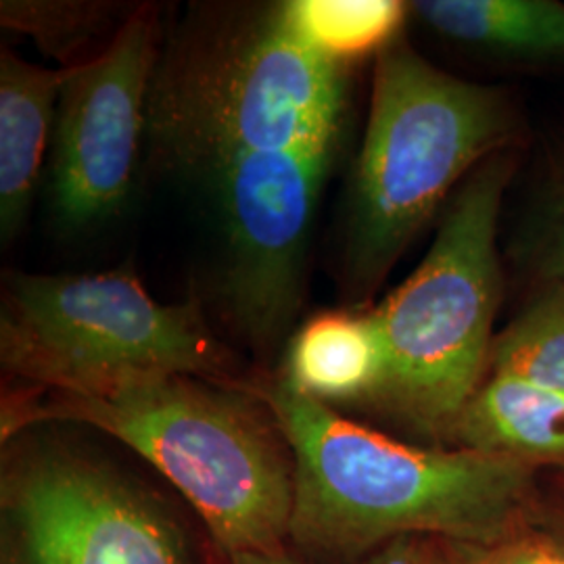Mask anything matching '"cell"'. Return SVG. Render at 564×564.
I'll list each match as a JSON object with an SVG mask.
<instances>
[{"label":"cell","mask_w":564,"mask_h":564,"mask_svg":"<svg viewBox=\"0 0 564 564\" xmlns=\"http://www.w3.org/2000/svg\"><path fill=\"white\" fill-rule=\"evenodd\" d=\"M489 372L564 393V281L538 284L517 318L496 335Z\"/></svg>","instance_id":"obj_16"},{"label":"cell","mask_w":564,"mask_h":564,"mask_svg":"<svg viewBox=\"0 0 564 564\" xmlns=\"http://www.w3.org/2000/svg\"><path fill=\"white\" fill-rule=\"evenodd\" d=\"M4 502L32 564H197L151 494L84 456H21L4 475Z\"/></svg>","instance_id":"obj_9"},{"label":"cell","mask_w":564,"mask_h":564,"mask_svg":"<svg viewBox=\"0 0 564 564\" xmlns=\"http://www.w3.org/2000/svg\"><path fill=\"white\" fill-rule=\"evenodd\" d=\"M281 7L303 44L345 65L379 55L400 36L408 13V4L398 0H289Z\"/></svg>","instance_id":"obj_15"},{"label":"cell","mask_w":564,"mask_h":564,"mask_svg":"<svg viewBox=\"0 0 564 564\" xmlns=\"http://www.w3.org/2000/svg\"><path fill=\"white\" fill-rule=\"evenodd\" d=\"M387 372L383 333L372 310L316 314L291 337L281 383L330 403L377 400Z\"/></svg>","instance_id":"obj_10"},{"label":"cell","mask_w":564,"mask_h":564,"mask_svg":"<svg viewBox=\"0 0 564 564\" xmlns=\"http://www.w3.org/2000/svg\"><path fill=\"white\" fill-rule=\"evenodd\" d=\"M517 149L481 163L445 205L421 265L375 307L387 372L375 402L433 440H449L484 383L502 300L500 223Z\"/></svg>","instance_id":"obj_5"},{"label":"cell","mask_w":564,"mask_h":564,"mask_svg":"<svg viewBox=\"0 0 564 564\" xmlns=\"http://www.w3.org/2000/svg\"><path fill=\"white\" fill-rule=\"evenodd\" d=\"M228 564H300L282 552H235L228 554Z\"/></svg>","instance_id":"obj_20"},{"label":"cell","mask_w":564,"mask_h":564,"mask_svg":"<svg viewBox=\"0 0 564 564\" xmlns=\"http://www.w3.org/2000/svg\"><path fill=\"white\" fill-rule=\"evenodd\" d=\"M368 564H435L433 542L421 538H402L381 547Z\"/></svg>","instance_id":"obj_19"},{"label":"cell","mask_w":564,"mask_h":564,"mask_svg":"<svg viewBox=\"0 0 564 564\" xmlns=\"http://www.w3.org/2000/svg\"><path fill=\"white\" fill-rule=\"evenodd\" d=\"M0 21L9 30L30 34L44 53L65 61L101 32L107 4L97 2H32L4 0Z\"/></svg>","instance_id":"obj_17"},{"label":"cell","mask_w":564,"mask_h":564,"mask_svg":"<svg viewBox=\"0 0 564 564\" xmlns=\"http://www.w3.org/2000/svg\"><path fill=\"white\" fill-rule=\"evenodd\" d=\"M242 391L270 410L293 456L289 538L358 556L402 538L494 544L529 502L531 464L466 447H416L354 423L281 381Z\"/></svg>","instance_id":"obj_1"},{"label":"cell","mask_w":564,"mask_h":564,"mask_svg":"<svg viewBox=\"0 0 564 564\" xmlns=\"http://www.w3.org/2000/svg\"><path fill=\"white\" fill-rule=\"evenodd\" d=\"M458 447L519 463L564 464V393L510 375H489L454 426Z\"/></svg>","instance_id":"obj_12"},{"label":"cell","mask_w":564,"mask_h":564,"mask_svg":"<svg viewBox=\"0 0 564 564\" xmlns=\"http://www.w3.org/2000/svg\"><path fill=\"white\" fill-rule=\"evenodd\" d=\"M158 11L141 7L93 59L61 69L53 203L67 226L102 223L128 199L160 63Z\"/></svg>","instance_id":"obj_8"},{"label":"cell","mask_w":564,"mask_h":564,"mask_svg":"<svg viewBox=\"0 0 564 564\" xmlns=\"http://www.w3.org/2000/svg\"><path fill=\"white\" fill-rule=\"evenodd\" d=\"M433 542L435 564H564V545L535 538H506L494 544Z\"/></svg>","instance_id":"obj_18"},{"label":"cell","mask_w":564,"mask_h":564,"mask_svg":"<svg viewBox=\"0 0 564 564\" xmlns=\"http://www.w3.org/2000/svg\"><path fill=\"white\" fill-rule=\"evenodd\" d=\"M517 134L505 93L442 72L402 34L384 46L349 202L345 274L356 302L383 284L481 163L517 147Z\"/></svg>","instance_id":"obj_4"},{"label":"cell","mask_w":564,"mask_h":564,"mask_svg":"<svg viewBox=\"0 0 564 564\" xmlns=\"http://www.w3.org/2000/svg\"><path fill=\"white\" fill-rule=\"evenodd\" d=\"M349 65L303 44L281 2L186 28L158 63L147 132L163 160L209 176L263 151L341 144Z\"/></svg>","instance_id":"obj_3"},{"label":"cell","mask_w":564,"mask_h":564,"mask_svg":"<svg viewBox=\"0 0 564 564\" xmlns=\"http://www.w3.org/2000/svg\"><path fill=\"white\" fill-rule=\"evenodd\" d=\"M61 72L0 59V235L13 241L28 218L59 101Z\"/></svg>","instance_id":"obj_11"},{"label":"cell","mask_w":564,"mask_h":564,"mask_svg":"<svg viewBox=\"0 0 564 564\" xmlns=\"http://www.w3.org/2000/svg\"><path fill=\"white\" fill-rule=\"evenodd\" d=\"M249 393L195 377H155L76 395L36 389L2 405V437L30 424H88L134 449L195 506L226 554L282 552L293 456Z\"/></svg>","instance_id":"obj_2"},{"label":"cell","mask_w":564,"mask_h":564,"mask_svg":"<svg viewBox=\"0 0 564 564\" xmlns=\"http://www.w3.org/2000/svg\"><path fill=\"white\" fill-rule=\"evenodd\" d=\"M0 360L36 389L76 395L174 375L232 389L247 383L199 303L155 302L126 268L11 279L0 310Z\"/></svg>","instance_id":"obj_6"},{"label":"cell","mask_w":564,"mask_h":564,"mask_svg":"<svg viewBox=\"0 0 564 564\" xmlns=\"http://www.w3.org/2000/svg\"><path fill=\"white\" fill-rule=\"evenodd\" d=\"M410 9L452 41L512 57H564L563 2L421 0Z\"/></svg>","instance_id":"obj_13"},{"label":"cell","mask_w":564,"mask_h":564,"mask_svg":"<svg viewBox=\"0 0 564 564\" xmlns=\"http://www.w3.org/2000/svg\"><path fill=\"white\" fill-rule=\"evenodd\" d=\"M505 256L538 284L564 281V123L540 144L524 178Z\"/></svg>","instance_id":"obj_14"},{"label":"cell","mask_w":564,"mask_h":564,"mask_svg":"<svg viewBox=\"0 0 564 564\" xmlns=\"http://www.w3.org/2000/svg\"><path fill=\"white\" fill-rule=\"evenodd\" d=\"M339 147L249 153L207 176L223 228L226 316L256 349L281 341L302 307L312 224Z\"/></svg>","instance_id":"obj_7"}]
</instances>
